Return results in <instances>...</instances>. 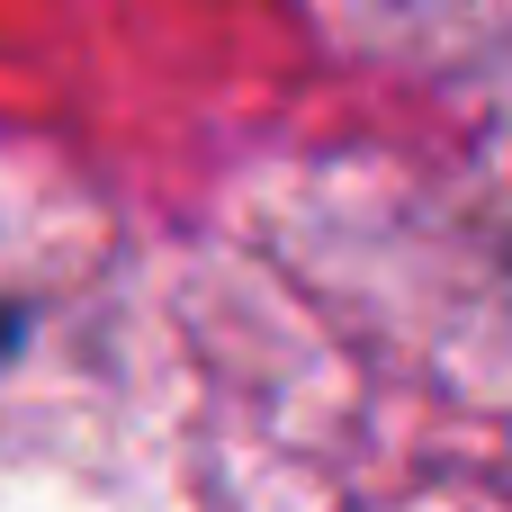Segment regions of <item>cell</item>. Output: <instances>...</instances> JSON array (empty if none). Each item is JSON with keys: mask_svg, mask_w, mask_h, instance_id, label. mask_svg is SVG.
Instances as JSON below:
<instances>
[{"mask_svg": "<svg viewBox=\"0 0 512 512\" xmlns=\"http://www.w3.org/2000/svg\"><path fill=\"white\" fill-rule=\"evenodd\" d=\"M9 342H18V324H9V315H0V351H9Z\"/></svg>", "mask_w": 512, "mask_h": 512, "instance_id": "6da1fadb", "label": "cell"}]
</instances>
